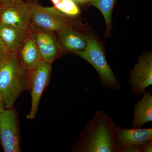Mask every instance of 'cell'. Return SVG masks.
<instances>
[{"label": "cell", "mask_w": 152, "mask_h": 152, "mask_svg": "<svg viewBox=\"0 0 152 152\" xmlns=\"http://www.w3.org/2000/svg\"><path fill=\"white\" fill-rule=\"evenodd\" d=\"M118 126L106 112L98 111L87 123L73 152H121L117 140Z\"/></svg>", "instance_id": "6da1fadb"}, {"label": "cell", "mask_w": 152, "mask_h": 152, "mask_svg": "<svg viewBox=\"0 0 152 152\" xmlns=\"http://www.w3.org/2000/svg\"><path fill=\"white\" fill-rule=\"evenodd\" d=\"M29 73L15 54L11 53L10 58L0 66V93L6 109H12L20 95L28 90Z\"/></svg>", "instance_id": "7a4b0ae2"}, {"label": "cell", "mask_w": 152, "mask_h": 152, "mask_svg": "<svg viewBox=\"0 0 152 152\" xmlns=\"http://www.w3.org/2000/svg\"><path fill=\"white\" fill-rule=\"evenodd\" d=\"M86 48L74 53L86 60L95 68L99 76L103 86L111 91H118L122 86L115 77L106 60L102 48L91 36H87Z\"/></svg>", "instance_id": "3957f363"}, {"label": "cell", "mask_w": 152, "mask_h": 152, "mask_svg": "<svg viewBox=\"0 0 152 152\" xmlns=\"http://www.w3.org/2000/svg\"><path fill=\"white\" fill-rule=\"evenodd\" d=\"M31 23L39 27L58 33L68 26H73L68 16L55 7H45L28 2Z\"/></svg>", "instance_id": "277c9868"}, {"label": "cell", "mask_w": 152, "mask_h": 152, "mask_svg": "<svg viewBox=\"0 0 152 152\" xmlns=\"http://www.w3.org/2000/svg\"><path fill=\"white\" fill-rule=\"evenodd\" d=\"M52 71V64L42 60L37 66L29 73L28 90L31 96V107L27 115L29 119L35 118L39 103L44 90L49 84Z\"/></svg>", "instance_id": "5b68a950"}, {"label": "cell", "mask_w": 152, "mask_h": 152, "mask_svg": "<svg viewBox=\"0 0 152 152\" xmlns=\"http://www.w3.org/2000/svg\"><path fill=\"white\" fill-rule=\"evenodd\" d=\"M0 139L4 152H21L18 118L13 108L0 111Z\"/></svg>", "instance_id": "8992f818"}, {"label": "cell", "mask_w": 152, "mask_h": 152, "mask_svg": "<svg viewBox=\"0 0 152 152\" xmlns=\"http://www.w3.org/2000/svg\"><path fill=\"white\" fill-rule=\"evenodd\" d=\"M30 35L33 38L42 59L52 64L61 51L54 32L31 24Z\"/></svg>", "instance_id": "52a82bcc"}, {"label": "cell", "mask_w": 152, "mask_h": 152, "mask_svg": "<svg viewBox=\"0 0 152 152\" xmlns=\"http://www.w3.org/2000/svg\"><path fill=\"white\" fill-rule=\"evenodd\" d=\"M117 140L121 152H140L152 140V128L126 129L118 126Z\"/></svg>", "instance_id": "ba28073f"}, {"label": "cell", "mask_w": 152, "mask_h": 152, "mask_svg": "<svg viewBox=\"0 0 152 152\" xmlns=\"http://www.w3.org/2000/svg\"><path fill=\"white\" fill-rule=\"evenodd\" d=\"M0 22L5 25L29 29L31 21L28 3L23 0H15L9 4L1 6Z\"/></svg>", "instance_id": "9c48e42d"}, {"label": "cell", "mask_w": 152, "mask_h": 152, "mask_svg": "<svg viewBox=\"0 0 152 152\" xmlns=\"http://www.w3.org/2000/svg\"><path fill=\"white\" fill-rule=\"evenodd\" d=\"M130 90L136 96H142L148 87L152 85V56L142 55L130 73Z\"/></svg>", "instance_id": "30bf717a"}, {"label": "cell", "mask_w": 152, "mask_h": 152, "mask_svg": "<svg viewBox=\"0 0 152 152\" xmlns=\"http://www.w3.org/2000/svg\"><path fill=\"white\" fill-rule=\"evenodd\" d=\"M30 36L29 29H24L0 22V39L11 53L16 54Z\"/></svg>", "instance_id": "8fae6325"}, {"label": "cell", "mask_w": 152, "mask_h": 152, "mask_svg": "<svg viewBox=\"0 0 152 152\" xmlns=\"http://www.w3.org/2000/svg\"><path fill=\"white\" fill-rule=\"evenodd\" d=\"M58 33L61 51L75 53L83 50L86 48V37L83 35L73 27H67Z\"/></svg>", "instance_id": "7c38bea8"}, {"label": "cell", "mask_w": 152, "mask_h": 152, "mask_svg": "<svg viewBox=\"0 0 152 152\" xmlns=\"http://www.w3.org/2000/svg\"><path fill=\"white\" fill-rule=\"evenodd\" d=\"M142 98L133 107V119L132 129H140L149 122L152 121V96L149 91L145 90Z\"/></svg>", "instance_id": "4fadbf2b"}, {"label": "cell", "mask_w": 152, "mask_h": 152, "mask_svg": "<svg viewBox=\"0 0 152 152\" xmlns=\"http://www.w3.org/2000/svg\"><path fill=\"white\" fill-rule=\"evenodd\" d=\"M15 54L22 65L29 72L34 69L42 60L34 39L31 36Z\"/></svg>", "instance_id": "5bb4252c"}, {"label": "cell", "mask_w": 152, "mask_h": 152, "mask_svg": "<svg viewBox=\"0 0 152 152\" xmlns=\"http://www.w3.org/2000/svg\"><path fill=\"white\" fill-rule=\"evenodd\" d=\"M116 0H90L88 3L91 5L99 9L102 14L106 24V34L110 32L112 12Z\"/></svg>", "instance_id": "9a60e30c"}, {"label": "cell", "mask_w": 152, "mask_h": 152, "mask_svg": "<svg viewBox=\"0 0 152 152\" xmlns=\"http://www.w3.org/2000/svg\"><path fill=\"white\" fill-rule=\"evenodd\" d=\"M54 7L66 15L75 16L80 13V9L73 0H51Z\"/></svg>", "instance_id": "2e32d148"}, {"label": "cell", "mask_w": 152, "mask_h": 152, "mask_svg": "<svg viewBox=\"0 0 152 152\" xmlns=\"http://www.w3.org/2000/svg\"><path fill=\"white\" fill-rule=\"evenodd\" d=\"M11 53L0 39V66L7 61L11 56Z\"/></svg>", "instance_id": "e0dca14e"}, {"label": "cell", "mask_w": 152, "mask_h": 152, "mask_svg": "<svg viewBox=\"0 0 152 152\" xmlns=\"http://www.w3.org/2000/svg\"><path fill=\"white\" fill-rule=\"evenodd\" d=\"M152 140L150 141L146 144L140 150V152H152Z\"/></svg>", "instance_id": "ac0fdd59"}, {"label": "cell", "mask_w": 152, "mask_h": 152, "mask_svg": "<svg viewBox=\"0 0 152 152\" xmlns=\"http://www.w3.org/2000/svg\"><path fill=\"white\" fill-rule=\"evenodd\" d=\"M4 109H5L4 102L2 96L0 93V111Z\"/></svg>", "instance_id": "d6986e66"}, {"label": "cell", "mask_w": 152, "mask_h": 152, "mask_svg": "<svg viewBox=\"0 0 152 152\" xmlns=\"http://www.w3.org/2000/svg\"><path fill=\"white\" fill-rule=\"evenodd\" d=\"M15 0H0V4L1 6L9 4L14 1Z\"/></svg>", "instance_id": "ffe728a7"}, {"label": "cell", "mask_w": 152, "mask_h": 152, "mask_svg": "<svg viewBox=\"0 0 152 152\" xmlns=\"http://www.w3.org/2000/svg\"><path fill=\"white\" fill-rule=\"evenodd\" d=\"M75 2L78 3H84L88 2L90 0H73Z\"/></svg>", "instance_id": "44dd1931"}, {"label": "cell", "mask_w": 152, "mask_h": 152, "mask_svg": "<svg viewBox=\"0 0 152 152\" xmlns=\"http://www.w3.org/2000/svg\"><path fill=\"white\" fill-rule=\"evenodd\" d=\"M39 0H29L28 2L33 3V4H37Z\"/></svg>", "instance_id": "7402d4cb"}, {"label": "cell", "mask_w": 152, "mask_h": 152, "mask_svg": "<svg viewBox=\"0 0 152 152\" xmlns=\"http://www.w3.org/2000/svg\"><path fill=\"white\" fill-rule=\"evenodd\" d=\"M1 4H0V10H1Z\"/></svg>", "instance_id": "603a6c76"}]
</instances>
